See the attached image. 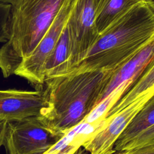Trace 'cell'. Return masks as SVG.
<instances>
[{"mask_svg": "<svg viewBox=\"0 0 154 154\" xmlns=\"http://www.w3.org/2000/svg\"><path fill=\"white\" fill-rule=\"evenodd\" d=\"M96 0H72L66 24L72 49L70 72L99 36L96 23Z\"/></svg>", "mask_w": 154, "mask_h": 154, "instance_id": "5", "label": "cell"}, {"mask_svg": "<svg viewBox=\"0 0 154 154\" xmlns=\"http://www.w3.org/2000/svg\"><path fill=\"white\" fill-rule=\"evenodd\" d=\"M117 153V154H154V144L143 146Z\"/></svg>", "mask_w": 154, "mask_h": 154, "instance_id": "18", "label": "cell"}, {"mask_svg": "<svg viewBox=\"0 0 154 154\" xmlns=\"http://www.w3.org/2000/svg\"><path fill=\"white\" fill-rule=\"evenodd\" d=\"M153 125L154 93L119 136L114 146L115 152H122L125 146L129 141Z\"/></svg>", "mask_w": 154, "mask_h": 154, "instance_id": "13", "label": "cell"}, {"mask_svg": "<svg viewBox=\"0 0 154 154\" xmlns=\"http://www.w3.org/2000/svg\"><path fill=\"white\" fill-rule=\"evenodd\" d=\"M150 144H154V125L129 141L125 146L123 151Z\"/></svg>", "mask_w": 154, "mask_h": 154, "instance_id": "16", "label": "cell"}, {"mask_svg": "<svg viewBox=\"0 0 154 154\" xmlns=\"http://www.w3.org/2000/svg\"><path fill=\"white\" fill-rule=\"evenodd\" d=\"M145 1L154 11V0H145Z\"/></svg>", "mask_w": 154, "mask_h": 154, "instance_id": "22", "label": "cell"}, {"mask_svg": "<svg viewBox=\"0 0 154 154\" xmlns=\"http://www.w3.org/2000/svg\"><path fill=\"white\" fill-rule=\"evenodd\" d=\"M74 154H89V153H88V152L82 146V147H81L78 150H76ZM114 154H117V153L116 152Z\"/></svg>", "mask_w": 154, "mask_h": 154, "instance_id": "21", "label": "cell"}, {"mask_svg": "<svg viewBox=\"0 0 154 154\" xmlns=\"http://www.w3.org/2000/svg\"><path fill=\"white\" fill-rule=\"evenodd\" d=\"M61 137L51 132L38 116L7 122V154H43Z\"/></svg>", "mask_w": 154, "mask_h": 154, "instance_id": "4", "label": "cell"}, {"mask_svg": "<svg viewBox=\"0 0 154 154\" xmlns=\"http://www.w3.org/2000/svg\"><path fill=\"white\" fill-rule=\"evenodd\" d=\"M153 58L154 37L121 66L111 72L100 102L122 82L132 80L134 83Z\"/></svg>", "mask_w": 154, "mask_h": 154, "instance_id": "9", "label": "cell"}, {"mask_svg": "<svg viewBox=\"0 0 154 154\" xmlns=\"http://www.w3.org/2000/svg\"><path fill=\"white\" fill-rule=\"evenodd\" d=\"M71 69V43L68 29L66 25L45 66V81L51 78L68 74Z\"/></svg>", "mask_w": 154, "mask_h": 154, "instance_id": "11", "label": "cell"}, {"mask_svg": "<svg viewBox=\"0 0 154 154\" xmlns=\"http://www.w3.org/2000/svg\"><path fill=\"white\" fill-rule=\"evenodd\" d=\"M10 4L0 2V42H6L8 38V23Z\"/></svg>", "mask_w": 154, "mask_h": 154, "instance_id": "17", "label": "cell"}, {"mask_svg": "<svg viewBox=\"0 0 154 154\" xmlns=\"http://www.w3.org/2000/svg\"><path fill=\"white\" fill-rule=\"evenodd\" d=\"M67 0H13L8 38L0 48V69L4 78L16 70L35 49Z\"/></svg>", "mask_w": 154, "mask_h": 154, "instance_id": "3", "label": "cell"}, {"mask_svg": "<svg viewBox=\"0 0 154 154\" xmlns=\"http://www.w3.org/2000/svg\"><path fill=\"white\" fill-rule=\"evenodd\" d=\"M7 122L8 121L5 120H0V147L4 144Z\"/></svg>", "mask_w": 154, "mask_h": 154, "instance_id": "20", "label": "cell"}, {"mask_svg": "<svg viewBox=\"0 0 154 154\" xmlns=\"http://www.w3.org/2000/svg\"><path fill=\"white\" fill-rule=\"evenodd\" d=\"M153 37L154 11L144 1L101 33L70 73L112 72Z\"/></svg>", "mask_w": 154, "mask_h": 154, "instance_id": "2", "label": "cell"}, {"mask_svg": "<svg viewBox=\"0 0 154 154\" xmlns=\"http://www.w3.org/2000/svg\"><path fill=\"white\" fill-rule=\"evenodd\" d=\"M111 73H69L46 80L47 105L39 118L51 132L63 137L99 103Z\"/></svg>", "mask_w": 154, "mask_h": 154, "instance_id": "1", "label": "cell"}, {"mask_svg": "<svg viewBox=\"0 0 154 154\" xmlns=\"http://www.w3.org/2000/svg\"><path fill=\"white\" fill-rule=\"evenodd\" d=\"M72 4V0L65 2L43 37L32 54L22 62L14 75L26 79L37 87H43L45 66L66 25Z\"/></svg>", "mask_w": 154, "mask_h": 154, "instance_id": "6", "label": "cell"}, {"mask_svg": "<svg viewBox=\"0 0 154 154\" xmlns=\"http://www.w3.org/2000/svg\"><path fill=\"white\" fill-rule=\"evenodd\" d=\"M154 88V58L132 85L111 107L105 118L112 117L146 91Z\"/></svg>", "mask_w": 154, "mask_h": 154, "instance_id": "14", "label": "cell"}, {"mask_svg": "<svg viewBox=\"0 0 154 154\" xmlns=\"http://www.w3.org/2000/svg\"><path fill=\"white\" fill-rule=\"evenodd\" d=\"M31 91L25 90H0V97H8L13 96H19L28 94Z\"/></svg>", "mask_w": 154, "mask_h": 154, "instance_id": "19", "label": "cell"}, {"mask_svg": "<svg viewBox=\"0 0 154 154\" xmlns=\"http://www.w3.org/2000/svg\"><path fill=\"white\" fill-rule=\"evenodd\" d=\"M108 119L92 123L81 122L63 135L54 145L43 154H74L87 141L101 130Z\"/></svg>", "mask_w": 154, "mask_h": 154, "instance_id": "10", "label": "cell"}, {"mask_svg": "<svg viewBox=\"0 0 154 154\" xmlns=\"http://www.w3.org/2000/svg\"><path fill=\"white\" fill-rule=\"evenodd\" d=\"M145 0H96V26L99 35Z\"/></svg>", "mask_w": 154, "mask_h": 154, "instance_id": "12", "label": "cell"}, {"mask_svg": "<svg viewBox=\"0 0 154 154\" xmlns=\"http://www.w3.org/2000/svg\"><path fill=\"white\" fill-rule=\"evenodd\" d=\"M132 80L125 81L116 88L108 96L103 99L86 116L82 122L92 123L105 119V116L111 107L120 99L123 94L132 85Z\"/></svg>", "mask_w": 154, "mask_h": 154, "instance_id": "15", "label": "cell"}, {"mask_svg": "<svg viewBox=\"0 0 154 154\" xmlns=\"http://www.w3.org/2000/svg\"><path fill=\"white\" fill-rule=\"evenodd\" d=\"M46 105V94L43 89L24 95L0 97V120L9 122L39 116Z\"/></svg>", "mask_w": 154, "mask_h": 154, "instance_id": "8", "label": "cell"}, {"mask_svg": "<svg viewBox=\"0 0 154 154\" xmlns=\"http://www.w3.org/2000/svg\"><path fill=\"white\" fill-rule=\"evenodd\" d=\"M13 0H0V2L5 3V4H10Z\"/></svg>", "mask_w": 154, "mask_h": 154, "instance_id": "23", "label": "cell"}, {"mask_svg": "<svg viewBox=\"0 0 154 154\" xmlns=\"http://www.w3.org/2000/svg\"><path fill=\"white\" fill-rule=\"evenodd\" d=\"M153 93L154 88L146 91L123 109L107 118L108 121L105 126L82 147L89 154H114L116 141Z\"/></svg>", "mask_w": 154, "mask_h": 154, "instance_id": "7", "label": "cell"}]
</instances>
